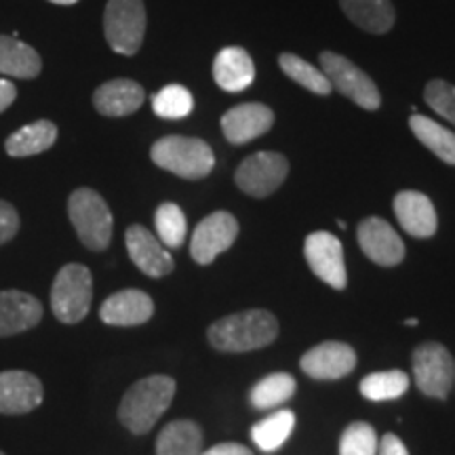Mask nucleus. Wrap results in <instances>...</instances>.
Segmentation results:
<instances>
[{
    "label": "nucleus",
    "mask_w": 455,
    "mask_h": 455,
    "mask_svg": "<svg viewBox=\"0 0 455 455\" xmlns=\"http://www.w3.org/2000/svg\"><path fill=\"white\" fill-rule=\"evenodd\" d=\"M152 110L161 118L180 121L195 110V98L181 84H167L152 98Z\"/></svg>",
    "instance_id": "obj_32"
},
{
    "label": "nucleus",
    "mask_w": 455,
    "mask_h": 455,
    "mask_svg": "<svg viewBox=\"0 0 455 455\" xmlns=\"http://www.w3.org/2000/svg\"><path fill=\"white\" fill-rule=\"evenodd\" d=\"M146 100V91L131 78H114L95 89L93 106L101 116L123 118L138 112Z\"/></svg>",
    "instance_id": "obj_19"
},
{
    "label": "nucleus",
    "mask_w": 455,
    "mask_h": 455,
    "mask_svg": "<svg viewBox=\"0 0 455 455\" xmlns=\"http://www.w3.org/2000/svg\"><path fill=\"white\" fill-rule=\"evenodd\" d=\"M405 323L409 327H415V325H418V318H409V321H405Z\"/></svg>",
    "instance_id": "obj_40"
},
{
    "label": "nucleus",
    "mask_w": 455,
    "mask_h": 455,
    "mask_svg": "<svg viewBox=\"0 0 455 455\" xmlns=\"http://www.w3.org/2000/svg\"><path fill=\"white\" fill-rule=\"evenodd\" d=\"M378 435L367 422H352L339 439V455H378Z\"/></svg>",
    "instance_id": "obj_33"
},
{
    "label": "nucleus",
    "mask_w": 455,
    "mask_h": 455,
    "mask_svg": "<svg viewBox=\"0 0 455 455\" xmlns=\"http://www.w3.org/2000/svg\"><path fill=\"white\" fill-rule=\"evenodd\" d=\"M20 232V215L13 204L0 198V244L13 241Z\"/></svg>",
    "instance_id": "obj_35"
},
{
    "label": "nucleus",
    "mask_w": 455,
    "mask_h": 455,
    "mask_svg": "<svg viewBox=\"0 0 455 455\" xmlns=\"http://www.w3.org/2000/svg\"><path fill=\"white\" fill-rule=\"evenodd\" d=\"M318 61H321L323 74L329 78L331 87L355 101L356 106H361L363 110H378L382 106V95L375 83L348 57L333 53V51H323L318 55Z\"/></svg>",
    "instance_id": "obj_7"
},
{
    "label": "nucleus",
    "mask_w": 455,
    "mask_h": 455,
    "mask_svg": "<svg viewBox=\"0 0 455 455\" xmlns=\"http://www.w3.org/2000/svg\"><path fill=\"white\" fill-rule=\"evenodd\" d=\"M175 396V379L169 375H150L124 392L118 419L133 435H146L155 428L158 418L167 411Z\"/></svg>",
    "instance_id": "obj_1"
},
{
    "label": "nucleus",
    "mask_w": 455,
    "mask_h": 455,
    "mask_svg": "<svg viewBox=\"0 0 455 455\" xmlns=\"http://www.w3.org/2000/svg\"><path fill=\"white\" fill-rule=\"evenodd\" d=\"M201 455H253V451L244 445H238V443H220V445L207 449Z\"/></svg>",
    "instance_id": "obj_37"
},
{
    "label": "nucleus",
    "mask_w": 455,
    "mask_h": 455,
    "mask_svg": "<svg viewBox=\"0 0 455 455\" xmlns=\"http://www.w3.org/2000/svg\"><path fill=\"white\" fill-rule=\"evenodd\" d=\"M49 3H53V4H64V7H68V4H76L78 0H49Z\"/></svg>",
    "instance_id": "obj_39"
},
{
    "label": "nucleus",
    "mask_w": 455,
    "mask_h": 455,
    "mask_svg": "<svg viewBox=\"0 0 455 455\" xmlns=\"http://www.w3.org/2000/svg\"><path fill=\"white\" fill-rule=\"evenodd\" d=\"M43 318V304L34 295L15 291H0V338L24 333L36 327Z\"/></svg>",
    "instance_id": "obj_20"
},
{
    "label": "nucleus",
    "mask_w": 455,
    "mask_h": 455,
    "mask_svg": "<svg viewBox=\"0 0 455 455\" xmlns=\"http://www.w3.org/2000/svg\"><path fill=\"white\" fill-rule=\"evenodd\" d=\"M68 218L84 247L106 251L110 247L114 220L108 203L91 188H78L68 198Z\"/></svg>",
    "instance_id": "obj_4"
},
{
    "label": "nucleus",
    "mask_w": 455,
    "mask_h": 455,
    "mask_svg": "<svg viewBox=\"0 0 455 455\" xmlns=\"http://www.w3.org/2000/svg\"><path fill=\"white\" fill-rule=\"evenodd\" d=\"M358 244L369 259L384 268L401 264L405 258V244L396 235L395 228L382 218H367L358 224Z\"/></svg>",
    "instance_id": "obj_12"
},
{
    "label": "nucleus",
    "mask_w": 455,
    "mask_h": 455,
    "mask_svg": "<svg viewBox=\"0 0 455 455\" xmlns=\"http://www.w3.org/2000/svg\"><path fill=\"white\" fill-rule=\"evenodd\" d=\"M289 175V161L278 152H258L247 156L236 169L235 181L244 195L266 198L283 186Z\"/></svg>",
    "instance_id": "obj_9"
},
{
    "label": "nucleus",
    "mask_w": 455,
    "mask_h": 455,
    "mask_svg": "<svg viewBox=\"0 0 455 455\" xmlns=\"http://www.w3.org/2000/svg\"><path fill=\"white\" fill-rule=\"evenodd\" d=\"M299 365L315 379H339L355 371L356 352L344 341H325L306 352Z\"/></svg>",
    "instance_id": "obj_14"
},
{
    "label": "nucleus",
    "mask_w": 455,
    "mask_h": 455,
    "mask_svg": "<svg viewBox=\"0 0 455 455\" xmlns=\"http://www.w3.org/2000/svg\"><path fill=\"white\" fill-rule=\"evenodd\" d=\"M424 100L439 116L455 124V84L435 78V81L426 84Z\"/></svg>",
    "instance_id": "obj_34"
},
{
    "label": "nucleus",
    "mask_w": 455,
    "mask_h": 455,
    "mask_svg": "<svg viewBox=\"0 0 455 455\" xmlns=\"http://www.w3.org/2000/svg\"><path fill=\"white\" fill-rule=\"evenodd\" d=\"M339 7L352 24L371 34H386L396 21L390 0H339Z\"/></svg>",
    "instance_id": "obj_23"
},
{
    "label": "nucleus",
    "mask_w": 455,
    "mask_h": 455,
    "mask_svg": "<svg viewBox=\"0 0 455 455\" xmlns=\"http://www.w3.org/2000/svg\"><path fill=\"white\" fill-rule=\"evenodd\" d=\"M17 100V87L9 78H0V114H3L7 108L13 106Z\"/></svg>",
    "instance_id": "obj_38"
},
{
    "label": "nucleus",
    "mask_w": 455,
    "mask_h": 455,
    "mask_svg": "<svg viewBox=\"0 0 455 455\" xmlns=\"http://www.w3.org/2000/svg\"><path fill=\"white\" fill-rule=\"evenodd\" d=\"M0 455H4V453H3V451H0Z\"/></svg>",
    "instance_id": "obj_41"
},
{
    "label": "nucleus",
    "mask_w": 455,
    "mask_h": 455,
    "mask_svg": "<svg viewBox=\"0 0 455 455\" xmlns=\"http://www.w3.org/2000/svg\"><path fill=\"white\" fill-rule=\"evenodd\" d=\"M213 78L228 93H241L255 81V64L251 55L241 47L221 49L213 61Z\"/></svg>",
    "instance_id": "obj_21"
},
{
    "label": "nucleus",
    "mask_w": 455,
    "mask_h": 455,
    "mask_svg": "<svg viewBox=\"0 0 455 455\" xmlns=\"http://www.w3.org/2000/svg\"><path fill=\"white\" fill-rule=\"evenodd\" d=\"M378 455H409L407 447L403 445V441L395 435H386L382 441H379Z\"/></svg>",
    "instance_id": "obj_36"
},
{
    "label": "nucleus",
    "mask_w": 455,
    "mask_h": 455,
    "mask_svg": "<svg viewBox=\"0 0 455 455\" xmlns=\"http://www.w3.org/2000/svg\"><path fill=\"white\" fill-rule=\"evenodd\" d=\"M44 390L41 379L28 371L0 373V413L24 415L41 407Z\"/></svg>",
    "instance_id": "obj_16"
},
{
    "label": "nucleus",
    "mask_w": 455,
    "mask_h": 455,
    "mask_svg": "<svg viewBox=\"0 0 455 455\" xmlns=\"http://www.w3.org/2000/svg\"><path fill=\"white\" fill-rule=\"evenodd\" d=\"M43 70V60L30 44L21 43L20 38L0 34V74L7 78L30 81Z\"/></svg>",
    "instance_id": "obj_22"
},
{
    "label": "nucleus",
    "mask_w": 455,
    "mask_h": 455,
    "mask_svg": "<svg viewBox=\"0 0 455 455\" xmlns=\"http://www.w3.org/2000/svg\"><path fill=\"white\" fill-rule=\"evenodd\" d=\"M238 236V221L232 213L215 212L207 215L201 224L195 228L190 241V255L196 264L207 266L218 258L220 253L228 251Z\"/></svg>",
    "instance_id": "obj_10"
},
{
    "label": "nucleus",
    "mask_w": 455,
    "mask_h": 455,
    "mask_svg": "<svg viewBox=\"0 0 455 455\" xmlns=\"http://www.w3.org/2000/svg\"><path fill=\"white\" fill-rule=\"evenodd\" d=\"M272 124H275V112L268 106L255 104V101L232 108L221 116V131L226 140L235 146L261 138L268 133Z\"/></svg>",
    "instance_id": "obj_15"
},
{
    "label": "nucleus",
    "mask_w": 455,
    "mask_h": 455,
    "mask_svg": "<svg viewBox=\"0 0 455 455\" xmlns=\"http://www.w3.org/2000/svg\"><path fill=\"white\" fill-rule=\"evenodd\" d=\"M409 129L422 144L428 148L432 155H436L443 163L455 167V133L443 127L436 121H432L422 114H413L409 118Z\"/></svg>",
    "instance_id": "obj_26"
},
{
    "label": "nucleus",
    "mask_w": 455,
    "mask_h": 455,
    "mask_svg": "<svg viewBox=\"0 0 455 455\" xmlns=\"http://www.w3.org/2000/svg\"><path fill=\"white\" fill-rule=\"evenodd\" d=\"M104 34L114 53L127 57L138 53L146 36L144 0H108Z\"/></svg>",
    "instance_id": "obj_6"
},
{
    "label": "nucleus",
    "mask_w": 455,
    "mask_h": 455,
    "mask_svg": "<svg viewBox=\"0 0 455 455\" xmlns=\"http://www.w3.org/2000/svg\"><path fill=\"white\" fill-rule=\"evenodd\" d=\"M124 243H127L129 258L146 276L163 278L173 272L175 264L171 258L169 249L158 241L156 235L144 226H129L124 232Z\"/></svg>",
    "instance_id": "obj_13"
},
{
    "label": "nucleus",
    "mask_w": 455,
    "mask_h": 455,
    "mask_svg": "<svg viewBox=\"0 0 455 455\" xmlns=\"http://www.w3.org/2000/svg\"><path fill=\"white\" fill-rule=\"evenodd\" d=\"M415 386L430 398H447L455 384V361L445 346L426 341L413 350Z\"/></svg>",
    "instance_id": "obj_8"
},
{
    "label": "nucleus",
    "mask_w": 455,
    "mask_h": 455,
    "mask_svg": "<svg viewBox=\"0 0 455 455\" xmlns=\"http://www.w3.org/2000/svg\"><path fill=\"white\" fill-rule=\"evenodd\" d=\"M156 236L167 249H180L186 241V215L181 212L180 204L163 203L155 213Z\"/></svg>",
    "instance_id": "obj_31"
},
{
    "label": "nucleus",
    "mask_w": 455,
    "mask_h": 455,
    "mask_svg": "<svg viewBox=\"0 0 455 455\" xmlns=\"http://www.w3.org/2000/svg\"><path fill=\"white\" fill-rule=\"evenodd\" d=\"M203 430L192 419H175L156 439V455H201Z\"/></svg>",
    "instance_id": "obj_25"
},
{
    "label": "nucleus",
    "mask_w": 455,
    "mask_h": 455,
    "mask_svg": "<svg viewBox=\"0 0 455 455\" xmlns=\"http://www.w3.org/2000/svg\"><path fill=\"white\" fill-rule=\"evenodd\" d=\"M155 315V301L140 289H124L108 298L100 308V318L112 327L144 325Z\"/></svg>",
    "instance_id": "obj_17"
},
{
    "label": "nucleus",
    "mask_w": 455,
    "mask_h": 455,
    "mask_svg": "<svg viewBox=\"0 0 455 455\" xmlns=\"http://www.w3.org/2000/svg\"><path fill=\"white\" fill-rule=\"evenodd\" d=\"M395 213L403 230L415 238L435 236L436 228H439L435 204L422 192H398L395 196Z\"/></svg>",
    "instance_id": "obj_18"
},
{
    "label": "nucleus",
    "mask_w": 455,
    "mask_h": 455,
    "mask_svg": "<svg viewBox=\"0 0 455 455\" xmlns=\"http://www.w3.org/2000/svg\"><path fill=\"white\" fill-rule=\"evenodd\" d=\"M278 66H281V70L287 74L293 83L308 89L310 93L329 95L333 91L331 83H329V78L323 74V70H318V68L312 66L310 61L301 60L299 55L281 53L278 55Z\"/></svg>",
    "instance_id": "obj_28"
},
{
    "label": "nucleus",
    "mask_w": 455,
    "mask_h": 455,
    "mask_svg": "<svg viewBox=\"0 0 455 455\" xmlns=\"http://www.w3.org/2000/svg\"><path fill=\"white\" fill-rule=\"evenodd\" d=\"M295 395V378L289 373H272L251 388L249 401L255 409H275Z\"/></svg>",
    "instance_id": "obj_29"
},
{
    "label": "nucleus",
    "mask_w": 455,
    "mask_h": 455,
    "mask_svg": "<svg viewBox=\"0 0 455 455\" xmlns=\"http://www.w3.org/2000/svg\"><path fill=\"white\" fill-rule=\"evenodd\" d=\"M93 299V276L83 264H66L51 287V310L66 325H76L89 315Z\"/></svg>",
    "instance_id": "obj_5"
},
{
    "label": "nucleus",
    "mask_w": 455,
    "mask_h": 455,
    "mask_svg": "<svg viewBox=\"0 0 455 455\" xmlns=\"http://www.w3.org/2000/svg\"><path fill=\"white\" fill-rule=\"evenodd\" d=\"M278 335V321L266 310H247L224 316L209 327L207 338L215 350L249 352L270 346Z\"/></svg>",
    "instance_id": "obj_2"
},
{
    "label": "nucleus",
    "mask_w": 455,
    "mask_h": 455,
    "mask_svg": "<svg viewBox=\"0 0 455 455\" xmlns=\"http://www.w3.org/2000/svg\"><path fill=\"white\" fill-rule=\"evenodd\" d=\"M409 388V375L401 369H392V371H379L367 375L361 382V395L373 403L395 401L403 396Z\"/></svg>",
    "instance_id": "obj_30"
},
{
    "label": "nucleus",
    "mask_w": 455,
    "mask_h": 455,
    "mask_svg": "<svg viewBox=\"0 0 455 455\" xmlns=\"http://www.w3.org/2000/svg\"><path fill=\"white\" fill-rule=\"evenodd\" d=\"M295 428V413L289 409H278L251 428V439L264 453H272L284 445Z\"/></svg>",
    "instance_id": "obj_27"
},
{
    "label": "nucleus",
    "mask_w": 455,
    "mask_h": 455,
    "mask_svg": "<svg viewBox=\"0 0 455 455\" xmlns=\"http://www.w3.org/2000/svg\"><path fill=\"white\" fill-rule=\"evenodd\" d=\"M304 255L312 272L333 289H346L348 276H346L344 247L339 238L331 232H312L306 236Z\"/></svg>",
    "instance_id": "obj_11"
},
{
    "label": "nucleus",
    "mask_w": 455,
    "mask_h": 455,
    "mask_svg": "<svg viewBox=\"0 0 455 455\" xmlns=\"http://www.w3.org/2000/svg\"><path fill=\"white\" fill-rule=\"evenodd\" d=\"M150 158L156 167L184 180H203L215 167L212 146L198 138H186V135H167L155 141Z\"/></svg>",
    "instance_id": "obj_3"
},
{
    "label": "nucleus",
    "mask_w": 455,
    "mask_h": 455,
    "mask_svg": "<svg viewBox=\"0 0 455 455\" xmlns=\"http://www.w3.org/2000/svg\"><path fill=\"white\" fill-rule=\"evenodd\" d=\"M57 140V124L41 118V121L26 124V127L17 129L15 133H11L7 141H4V150L9 156L13 158H26V156H36L47 152Z\"/></svg>",
    "instance_id": "obj_24"
}]
</instances>
